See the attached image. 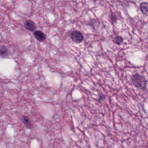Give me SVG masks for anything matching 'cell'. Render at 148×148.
<instances>
[{
	"mask_svg": "<svg viewBox=\"0 0 148 148\" xmlns=\"http://www.w3.org/2000/svg\"><path fill=\"white\" fill-rule=\"evenodd\" d=\"M71 38L73 42L76 43H81L83 40V34L79 31H74L71 33Z\"/></svg>",
	"mask_w": 148,
	"mask_h": 148,
	"instance_id": "obj_2",
	"label": "cell"
},
{
	"mask_svg": "<svg viewBox=\"0 0 148 148\" xmlns=\"http://www.w3.org/2000/svg\"><path fill=\"white\" fill-rule=\"evenodd\" d=\"M22 121L27 129H31L33 126L31 124V121L28 116H23L22 118Z\"/></svg>",
	"mask_w": 148,
	"mask_h": 148,
	"instance_id": "obj_6",
	"label": "cell"
},
{
	"mask_svg": "<svg viewBox=\"0 0 148 148\" xmlns=\"http://www.w3.org/2000/svg\"><path fill=\"white\" fill-rule=\"evenodd\" d=\"M140 9L142 13L145 15H148V4L146 2L141 3Z\"/></svg>",
	"mask_w": 148,
	"mask_h": 148,
	"instance_id": "obj_7",
	"label": "cell"
},
{
	"mask_svg": "<svg viewBox=\"0 0 148 148\" xmlns=\"http://www.w3.org/2000/svg\"><path fill=\"white\" fill-rule=\"evenodd\" d=\"M24 27L26 29L31 32H34L36 30V24L31 20H27L24 22Z\"/></svg>",
	"mask_w": 148,
	"mask_h": 148,
	"instance_id": "obj_4",
	"label": "cell"
},
{
	"mask_svg": "<svg viewBox=\"0 0 148 148\" xmlns=\"http://www.w3.org/2000/svg\"><path fill=\"white\" fill-rule=\"evenodd\" d=\"M114 41L117 44H121L122 43H123V39L122 37L118 36V37L115 38Z\"/></svg>",
	"mask_w": 148,
	"mask_h": 148,
	"instance_id": "obj_8",
	"label": "cell"
},
{
	"mask_svg": "<svg viewBox=\"0 0 148 148\" xmlns=\"http://www.w3.org/2000/svg\"><path fill=\"white\" fill-rule=\"evenodd\" d=\"M132 81L133 85L137 88L141 90H144L146 88L147 81L144 76L136 73L133 75Z\"/></svg>",
	"mask_w": 148,
	"mask_h": 148,
	"instance_id": "obj_1",
	"label": "cell"
},
{
	"mask_svg": "<svg viewBox=\"0 0 148 148\" xmlns=\"http://www.w3.org/2000/svg\"><path fill=\"white\" fill-rule=\"evenodd\" d=\"M10 54V52L5 46L2 45L0 49V55L2 58L7 57Z\"/></svg>",
	"mask_w": 148,
	"mask_h": 148,
	"instance_id": "obj_5",
	"label": "cell"
},
{
	"mask_svg": "<svg viewBox=\"0 0 148 148\" xmlns=\"http://www.w3.org/2000/svg\"><path fill=\"white\" fill-rule=\"evenodd\" d=\"M34 37L40 42H44L46 39V35L40 30H36L33 33Z\"/></svg>",
	"mask_w": 148,
	"mask_h": 148,
	"instance_id": "obj_3",
	"label": "cell"
}]
</instances>
